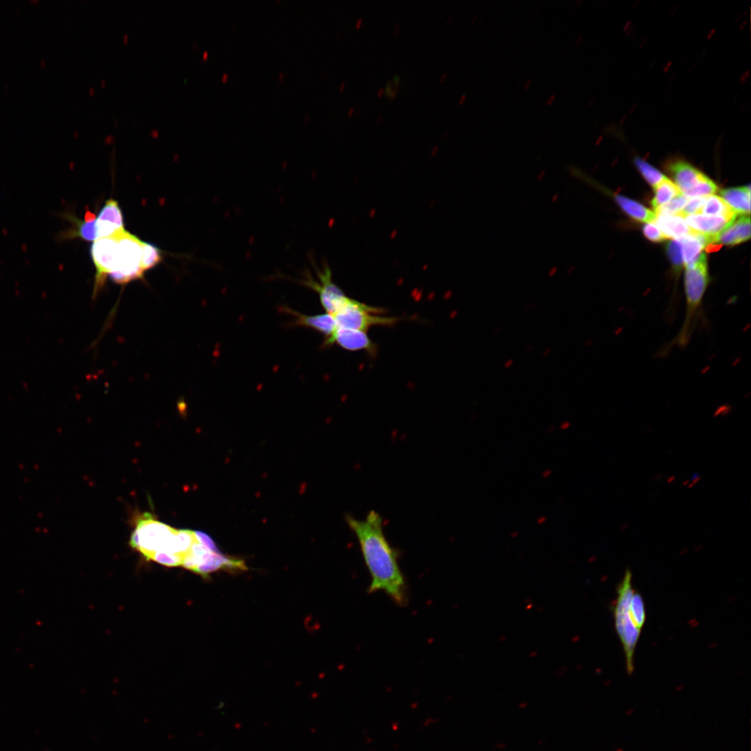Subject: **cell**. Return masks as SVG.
<instances>
[{
  "mask_svg": "<svg viewBox=\"0 0 751 751\" xmlns=\"http://www.w3.org/2000/svg\"><path fill=\"white\" fill-rule=\"evenodd\" d=\"M95 227L96 240L114 236L124 229L122 211L116 200L109 199L106 202L96 218Z\"/></svg>",
  "mask_w": 751,
  "mask_h": 751,
  "instance_id": "30bf717a",
  "label": "cell"
},
{
  "mask_svg": "<svg viewBox=\"0 0 751 751\" xmlns=\"http://www.w3.org/2000/svg\"><path fill=\"white\" fill-rule=\"evenodd\" d=\"M551 348H547L542 351V355L544 357H546L551 353Z\"/></svg>",
  "mask_w": 751,
  "mask_h": 751,
  "instance_id": "1f68e13d",
  "label": "cell"
},
{
  "mask_svg": "<svg viewBox=\"0 0 751 751\" xmlns=\"http://www.w3.org/2000/svg\"><path fill=\"white\" fill-rule=\"evenodd\" d=\"M344 86H345V83H342L341 86H340V90H342Z\"/></svg>",
  "mask_w": 751,
  "mask_h": 751,
  "instance_id": "60d3db41",
  "label": "cell"
},
{
  "mask_svg": "<svg viewBox=\"0 0 751 751\" xmlns=\"http://www.w3.org/2000/svg\"><path fill=\"white\" fill-rule=\"evenodd\" d=\"M446 73H445V72H444V74H442V77H441V80H440V81H441L442 82V81H444V80L445 79V77H446Z\"/></svg>",
  "mask_w": 751,
  "mask_h": 751,
  "instance_id": "f35d334b",
  "label": "cell"
},
{
  "mask_svg": "<svg viewBox=\"0 0 751 751\" xmlns=\"http://www.w3.org/2000/svg\"><path fill=\"white\" fill-rule=\"evenodd\" d=\"M346 520L357 539L371 576L369 592H384L397 605H405L407 601L405 579L396 551L384 533L381 515L371 510L363 519L347 515Z\"/></svg>",
  "mask_w": 751,
  "mask_h": 751,
  "instance_id": "6da1fadb",
  "label": "cell"
},
{
  "mask_svg": "<svg viewBox=\"0 0 751 751\" xmlns=\"http://www.w3.org/2000/svg\"><path fill=\"white\" fill-rule=\"evenodd\" d=\"M384 92V88H380L378 91V96L380 97Z\"/></svg>",
  "mask_w": 751,
  "mask_h": 751,
  "instance_id": "d590c367",
  "label": "cell"
},
{
  "mask_svg": "<svg viewBox=\"0 0 751 751\" xmlns=\"http://www.w3.org/2000/svg\"><path fill=\"white\" fill-rule=\"evenodd\" d=\"M362 18H359V19H357V20L356 22H355V27H356V28H359V27L360 26V25L362 24Z\"/></svg>",
  "mask_w": 751,
  "mask_h": 751,
  "instance_id": "d6a6232c",
  "label": "cell"
},
{
  "mask_svg": "<svg viewBox=\"0 0 751 751\" xmlns=\"http://www.w3.org/2000/svg\"><path fill=\"white\" fill-rule=\"evenodd\" d=\"M717 190L718 186L716 184L708 177H706L693 188L683 195L687 197H708L715 193Z\"/></svg>",
  "mask_w": 751,
  "mask_h": 751,
  "instance_id": "d4e9b609",
  "label": "cell"
},
{
  "mask_svg": "<svg viewBox=\"0 0 751 751\" xmlns=\"http://www.w3.org/2000/svg\"><path fill=\"white\" fill-rule=\"evenodd\" d=\"M688 200V197L684 195L683 194H681V195L674 197L673 199H672L670 201H669L666 204H665L661 206L660 207H659L658 209H656L655 210L654 213L656 215H657V214H665V215H672V216L679 215V213L683 209V208L684 207V206L686 205Z\"/></svg>",
  "mask_w": 751,
  "mask_h": 751,
  "instance_id": "484cf974",
  "label": "cell"
},
{
  "mask_svg": "<svg viewBox=\"0 0 751 751\" xmlns=\"http://www.w3.org/2000/svg\"><path fill=\"white\" fill-rule=\"evenodd\" d=\"M614 198L622 209L633 219L647 223L655 220L656 214L640 203L619 194H615Z\"/></svg>",
  "mask_w": 751,
  "mask_h": 751,
  "instance_id": "ac0fdd59",
  "label": "cell"
},
{
  "mask_svg": "<svg viewBox=\"0 0 751 751\" xmlns=\"http://www.w3.org/2000/svg\"><path fill=\"white\" fill-rule=\"evenodd\" d=\"M227 76V74H224V75H223V79H225Z\"/></svg>",
  "mask_w": 751,
  "mask_h": 751,
  "instance_id": "7bdbcfd3",
  "label": "cell"
},
{
  "mask_svg": "<svg viewBox=\"0 0 751 751\" xmlns=\"http://www.w3.org/2000/svg\"><path fill=\"white\" fill-rule=\"evenodd\" d=\"M721 198L737 213L749 215L750 212V185L722 189L720 191Z\"/></svg>",
  "mask_w": 751,
  "mask_h": 751,
  "instance_id": "e0dca14e",
  "label": "cell"
},
{
  "mask_svg": "<svg viewBox=\"0 0 751 751\" xmlns=\"http://www.w3.org/2000/svg\"><path fill=\"white\" fill-rule=\"evenodd\" d=\"M353 111H354V108H353V107H352V108H350L349 109V111H348V115H352V113H353Z\"/></svg>",
  "mask_w": 751,
  "mask_h": 751,
  "instance_id": "ab89813d",
  "label": "cell"
},
{
  "mask_svg": "<svg viewBox=\"0 0 751 751\" xmlns=\"http://www.w3.org/2000/svg\"><path fill=\"white\" fill-rule=\"evenodd\" d=\"M750 238V218L749 215H741L727 227L709 240V243L735 245L748 241Z\"/></svg>",
  "mask_w": 751,
  "mask_h": 751,
  "instance_id": "5bb4252c",
  "label": "cell"
},
{
  "mask_svg": "<svg viewBox=\"0 0 751 751\" xmlns=\"http://www.w3.org/2000/svg\"><path fill=\"white\" fill-rule=\"evenodd\" d=\"M634 163L644 178L654 188L665 177L656 168L639 157L635 158Z\"/></svg>",
  "mask_w": 751,
  "mask_h": 751,
  "instance_id": "603a6c76",
  "label": "cell"
},
{
  "mask_svg": "<svg viewBox=\"0 0 751 751\" xmlns=\"http://www.w3.org/2000/svg\"><path fill=\"white\" fill-rule=\"evenodd\" d=\"M629 614L633 624L641 630L646 619L645 604L641 595L635 590L629 604Z\"/></svg>",
  "mask_w": 751,
  "mask_h": 751,
  "instance_id": "7402d4cb",
  "label": "cell"
},
{
  "mask_svg": "<svg viewBox=\"0 0 751 751\" xmlns=\"http://www.w3.org/2000/svg\"><path fill=\"white\" fill-rule=\"evenodd\" d=\"M684 292L686 298L685 316L676 336L665 346L663 352L673 347H685L689 343L702 311L703 298L709 277L706 257L701 253L693 262L685 265Z\"/></svg>",
  "mask_w": 751,
  "mask_h": 751,
  "instance_id": "7a4b0ae2",
  "label": "cell"
},
{
  "mask_svg": "<svg viewBox=\"0 0 751 751\" xmlns=\"http://www.w3.org/2000/svg\"><path fill=\"white\" fill-rule=\"evenodd\" d=\"M512 364H513V360L512 359H508L504 362L503 366H504L505 369H509Z\"/></svg>",
  "mask_w": 751,
  "mask_h": 751,
  "instance_id": "4dcf8cb0",
  "label": "cell"
},
{
  "mask_svg": "<svg viewBox=\"0 0 751 751\" xmlns=\"http://www.w3.org/2000/svg\"><path fill=\"white\" fill-rule=\"evenodd\" d=\"M286 312L295 317L294 324L298 326L314 329L325 336V339L331 336L337 329L334 316L329 313L317 315H305L289 308Z\"/></svg>",
  "mask_w": 751,
  "mask_h": 751,
  "instance_id": "9a60e30c",
  "label": "cell"
},
{
  "mask_svg": "<svg viewBox=\"0 0 751 751\" xmlns=\"http://www.w3.org/2000/svg\"><path fill=\"white\" fill-rule=\"evenodd\" d=\"M336 344L350 351L364 350L371 355L377 353V346L369 338L366 332L348 329L337 328L333 334L325 339L324 346Z\"/></svg>",
  "mask_w": 751,
  "mask_h": 751,
  "instance_id": "9c48e42d",
  "label": "cell"
},
{
  "mask_svg": "<svg viewBox=\"0 0 751 751\" xmlns=\"http://www.w3.org/2000/svg\"><path fill=\"white\" fill-rule=\"evenodd\" d=\"M161 259V251L156 246L143 242L141 266L144 271L157 265Z\"/></svg>",
  "mask_w": 751,
  "mask_h": 751,
  "instance_id": "cb8c5ba5",
  "label": "cell"
},
{
  "mask_svg": "<svg viewBox=\"0 0 751 751\" xmlns=\"http://www.w3.org/2000/svg\"><path fill=\"white\" fill-rule=\"evenodd\" d=\"M116 236V266L109 277L115 283L120 284L142 278L145 272L141 266L143 242L125 229L118 233Z\"/></svg>",
  "mask_w": 751,
  "mask_h": 751,
  "instance_id": "5b68a950",
  "label": "cell"
},
{
  "mask_svg": "<svg viewBox=\"0 0 751 751\" xmlns=\"http://www.w3.org/2000/svg\"><path fill=\"white\" fill-rule=\"evenodd\" d=\"M60 216L69 220L74 225L67 230L59 232L56 236L57 240L64 241L77 237L86 241H95L96 240L95 227L96 218L91 211H86L84 220L78 219L70 212H65L60 214Z\"/></svg>",
  "mask_w": 751,
  "mask_h": 751,
  "instance_id": "7c38bea8",
  "label": "cell"
},
{
  "mask_svg": "<svg viewBox=\"0 0 751 751\" xmlns=\"http://www.w3.org/2000/svg\"><path fill=\"white\" fill-rule=\"evenodd\" d=\"M314 267L317 279L307 272L302 279L297 282L315 291L326 312L334 314L346 306L351 298L348 297L332 281V272L327 264L320 269L316 266Z\"/></svg>",
  "mask_w": 751,
  "mask_h": 751,
  "instance_id": "52a82bcc",
  "label": "cell"
},
{
  "mask_svg": "<svg viewBox=\"0 0 751 751\" xmlns=\"http://www.w3.org/2000/svg\"><path fill=\"white\" fill-rule=\"evenodd\" d=\"M667 252L676 273L684 266L680 241L672 239L667 244Z\"/></svg>",
  "mask_w": 751,
  "mask_h": 751,
  "instance_id": "4316f807",
  "label": "cell"
},
{
  "mask_svg": "<svg viewBox=\"0 0 751 751\" xmlns=\"http://www.w3.org/2000/svg\"><path fill=\"white\" fill-rule=\"evenodd\" d=\"M668 170L681 193L693 188L706 176L688 162L677 159L668 164Z\"/></svg>",
  "mask_w": 751,
  "mask_h": 751,
  "instance_id": "8fae6325",
  "label": "cell"
},
{
  "mask_svg": "<svg viewBox=\"0 0 751 751\" xmlns=\"http://www.w3.org/2000/svg\"><path fill=\"white\" fill-rule=\"evenodd\" d=\"M384 309L366 305L351 298L348 304L334 316L337 328H348L366 332L372 326L394 325L399 321L396 317L382 316Z\"/></svg>",
  "mask_w": 751,
  "mask_h": 751,
  "instance_id": "8992f818",
  "label": "cell"
},
{
  "mask_svg": "<svg viewBox=\"0 0 751 751\" xmlns=\"http://www.w3.org/2000/svg\"><path fill=\"white\" fill-rule=\"evenodd\" d=\"M400 26H401V25H400V23H399V22H396V24H395V27H396V28H395V33H396V34H397V33H398V30L400 29Z\"/></svg>",
  "mask_w": 751,
  "mask_h": 751,
  "instance_id": "e575fe53",
  "label": "cell"
},
{
  "mask_svg": "<svg viewBox=\"0 0 751 751\" xmlns=\"http://www.w3.org/2000/svg\"><path fill=\"white\" fill-rule=\"evenodd\" d=\"M736 218H729L722 216L699 213L688 216L684 218L686 223L693 232L702 234L709 237L710 240L730 225Z\"/></svg>",
  "mask_w": 751,
  "mask_h": 751,
  "instance_id": "4fadbf2b",
  "label": "cell"
},
{
  "mask_svg": "<svg viewBox=\"0 0 751 751\" xmlns=\"http://www.w3.org/2000/svg\"><path fill=\"white\" fill-rule=\"evenodd\" d=\"M643 232L645 236L652 242L658 243L667 239L658 227L652 223L645 224L643 226Z\"/></svg>",
  "mask_w": 751,
  "mask_h": 751,
  "instance_id": "f1b7e54d",
  "label": "cell"
},
{
  "mask_svg": "<svg viewBox=\"0 0 751 751\" xmlns=\"http://www.w3.org/2000/svg\"><path fill=\"white\" fill-rule=\"evenodd\" d=\"M533 348H534V346H533V345H529V346H528V347H527V348H526V352L527 353H531V351L533 350Z\"/></svg>",
  "mask_w": 751,
  "mask_h": 751,
  "instance_id": "836d02e7",
  "label": "cell"
},
{
  "mask_svg": "<svg viewBox=\"0 0 751 751\" xmlns=\"http://www.w3.org/2000/svg\"><path fill=\"white\" fill-rule=\"evenodd\" d=\"M129 544L147 560H151L156 554L164 553L183 561L178 529L156 520L149 512L138 519Z\"/></svg>",
  "mask_w": 751,
  "mask_h": 751,
  "instance_id": "3957f363",
  "label": "cell"
},
{
  "mask_svg": "<svg viewBox=\"0 0 751 751\" xmlns=\"http://www.w3.org/2000/svg\"><path fill=\"white\" fill-rule=\"evenodd\" d=\"M702 213L709 216H722L729 218H735L738 215L720 197L716 195L706 197Z\"/></svg>",
  "mask_w": 751,
  "mask_h": 751,
  "instance_id": "ffe728a7",
  "label": "cell"
},
{
  "mask_svg": "<svg viewBox=\"0 0 751 751\" xmlns=\"http://www.w3.org/2000/svg\"><path fill=\"white\" fill-rule=\"evenodd\" d=\"M654 221L666 239L679 240L692 233L684 218L677 215L657 214Z\"/></svg>",
  "mask_w": 751,
  "mask_h": 751,
  "instance_id": "2e32d148",
  "label": "cell"
},
{
  "mask_svg": "<svg viewBox=\"0 0 751 751\" xmlns=\"http://www.w3.org/2000/svg\"><path fill=\"white\" fill-rule=\"evenodd\" d=\"M632 574L627 569L623 579L617 588V599L613 606L615 626L619 636L626 659L627 673L633 672V656L640 631L633 623L629 614V604L634 589L631 583Z\"/></svg>",
  "mask_w": 751,
  "mask_h": 751,
  "instance_id": "277c9868",
  "label": "cell"
},
{
  "mask_svg": "<svg viewBox=\"0 0 751 751\" xmlns=\"http://www.w3.org/2000/svg\"><path fill=\"white\" fill-rule=\"evenodd\" d=\"M654 188V197L651 202V204L654 211L674 197L682 194L679 188L666 177Z\"/></svg>",
  "mask_w": 751,
  "mask_h": 751,
  "instance_id": "d6986e66",
  "label": "cell"
},
{
  "mask_svg": "<svg viewBox=\"0 0 751 751\" xmlns=\"http://www.w3.org/2000/svg\"><path fill=\"white\" fill-rule=\"evenodd\" d=\"M537 307H538V306H537V304H533V305H532L531 306H530L529 307H530V309H531V311H534V310H535V309L537 308Z\"/></svg>",
  "mask_w": 751,
  "mask_h": 751,
  "instance_id": "74e56055",
  "label": "cell"
},
{
  "mask_svg": "<svg viewBox=\"0 0 751 751\" xmlns=\"http://www.w3.org/2000/svg\"><path fill=\"white\" fill-rule=\"evenodd\" d=\"M707 197H690L679 215L683 218L688 216L701 213Z\"/></svg>",
  "mask_w": 751,
  "mask_h": 751,
  "instance_id": "83f0119b",
  "label": "cell"
},
{
  "mask_svg": "<svg viewBox=\"0 0 751 751\" xmlns=\"http://www.w3.org/2000/svg\"><path fill=\"white\" fill-rule=\"evenodd\" d=\"M116 234L97 239L91 246V257L96 268L93 297L97 296L104 285L106 277L115 269L118 252Z\"/></svg>",
  "mask_w": 751,
  "mask_h": 751,
  "instance_id": "ba28073f",
  "label": "cell"
},
{
  "mask_svg": "<svg viewBox=\"0 0 751 751\" xmlns=\"http://www.w3.org/2000/svg\"><path fill=\"white\" fill-rule=\"evenodd\" d=\"M720 244L709 243L706 247V251L708 252L717 251L721 248Z\"/></svg>",
  "mask_w": 751,
  "mask_h": 751,
  "instance_id": "f546056e",
  "label": "cell"
},
{
  "mask_svg": "<svg viewBox=\"0 0 751 751\" xmlns=\"http://www.w3.org/2000/svg\"><path fill=\"white\" fill-rule=\"evenodd\" d=\"M679 241L681 246L684 266L694 261L706 246L693 232L691 234L686 236L679 239Z\"/></svg>",
  "mask_w": 751,
  "mask_h": 751,
  "instance_id": "44dd1931",
  "label": "cell"
},
{
  "mask_svg": "<svg viewBox=\"0 0 751 751\" xmlns=\"http://www.w3.org/2000/svg\"><path fill=\"white\" fill-rule=\"evenodd\" d=\"M501 327H498V328H495V330H494V334H499V332H501Z\"/></svg>",
  "mask_w": 751,
  "mask_h": 751,
  "instance_id": "8d00e7d4",
  "label": "cell"
},
{
  "mask_svg": "<svg viewBox=\"0 0 751 751\" xmlns=\"http://www.w3.org/2000/svg\"><path fill=\"white\" fill-rule=\"evenodd\" d=\"M381 118H382V116H381V115H380V116H379V117H378V118H377V122H378V121L379 122V121L380 120Z\"/></svg>",
  "mask_w": 751,
  "mask_h": 751,
  "instance_id": "b9f144b4",
  "label": "cell"
}]
</instances>
